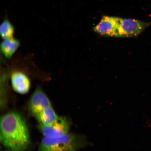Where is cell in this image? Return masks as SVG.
Listing matches in <instances>:
<instances>
[{"mask_svg": "<svg viewBox=\"0 0 151 151\" xmlns=\"http://www.w3.org/2000/svg\"><path fill=\"white\" fill-rule=\"evenodd\" d=\"M0 141L5 148L13 151H26L31 144L27 123L21 115L12 111L1 117Z\"/></svg>", "mask_w": 151, "mask_h": 151, "instance_id": "cell-1", "label": "cell"}, {"mask_svg": "<svg viewBox=\"0 0 151 151\" xmlns=\"http://www.w3.org/2000/svg\"><path fill=\"white\" fill-rule=\"evenodd\" d=\"M70 122L65 117H59L53 122L46 125L39 124V128L43 137L56 138L69 133Z\"/></svg>", "mask_w": 151, "mask_h": 151, "instance_id": "cell-4", "label": "cell"}, {"mask_svg": "<svg viewBox=\"0 0 151 151\" xmlns=\"http://www.w3.org/2000/svg\"><path fill=\"white\" fill-rule=\"evenodd\" d=\"M11 86L16 93L25 94L29 92L31 86V79L24 72L14 70L10 75Z\"/></svg>", "mask_w": 151, "mask_h": 151, "instance_id": "cell-6", "label": "cell"}, {"mask_svg": "<svg viewBox=\"0 0 151 151\" xmlns=\"http://www.w3.org/2000/svg\"><path fill=\"white\" fill-rule=\"evenodd\" d=\"M52 106L50 99L42 88L37 87L32 94L28 103V110L33 116H35L41 111Z\"/></svg>", "mask_w": 151, "mask_h": 151, "instance_id": "cell-5", "label": "cell"}, {"mask_svg": "<svg viewBox=\"0 0 151 151\" xmlns=\"http://www.w3.org/2000/svg\"><path fill=\"white\" fill-rule=\"evenodd\" d=\"M151 25V22L119 18L116 37H137Z\"/></svg>", "mask_w": 151, "mask_h": 151, "instance_id": "cell-3", "label": "cell"}, {"mask_svg": "<svg viewBox=\"0 0 151 151\" xmlns=\"http://www.w3.org/2000/svg\"><path fill=\"white\" fill-rule=\"evenodd\" d=\"M39 124L46 125L55 122L59 116L52 106L48 107L40 112L35 116Z\"/></svg>", "mask_w": 151, "mask_h": 151, "instance_id": "cell-9", "label": "cell"}, {"mask_svg": "<svg viewBox=\"0 0 151 151\" xmlns=\"http://www.w3.org/2000/svg\"><path fill=\"white\" fill-rule=\"evenodd\" d=\"M20 45V41L14 38L3 39L1 44V50L4 56L10 59L14 56Z\"/></svg>", "mask_w": 151, "mask_h": 151, "instance_id": "cell-8", "label": "cell"}, {"mask_svg": "<svg viewBox=\"0 0 151 151\" xmlns=\"http://www.w3.org/2000/svg\"><path fill=\"white\" fill-rule=\"evenodd\" d=\"M4 151H13L11 150H7H7H6Z\"/></svg>", "mask_w": 151, "mask_h": 151, "instance_id": "cell-11", "label": "cell"}, {"mask_svg": "<svg viewBox=\"0 0 151 151\" xmlns=\"http://www.w3.org/2000/svg\"><path fill=\"white\" fill-rule=\"evenodd\" d=\"M88 145L84 136L69 133L58 137H43L37 151H76Z\"/></svg>", "mask_w": 151, "mask_h": 151, "instance_id": "cell-2", "label": "cell"}, {"mask_svg": "<svg viewBox=\"0 0 151 151\" xmlns=\"http://www.w3.org/2000/svg\"><path fill=\"white\" fill-rule=\"evenodd\" d=\"M119 18L104 16L93 28L99 35L105 37H116Z\"/></svg>", "mask_w": 151, "mask_h": 151, "instance_id": "cell-7", "label": "cell"}, {"mask_svg": "<svg viewBox=\"0 0 151 151\" xmlns=\"http://www.w3.org/2000/svg\"><path fill=\"white\" fill-rule=\"evenodd\" d=\"M15 30L14 26L6 18L3 20L0 26V35L3 39L14 37Z\"/></svg>", "mask_w": 151, "mask_h": 151, "instance_id": "cell-10", "label": "cell"}]
</instances>
